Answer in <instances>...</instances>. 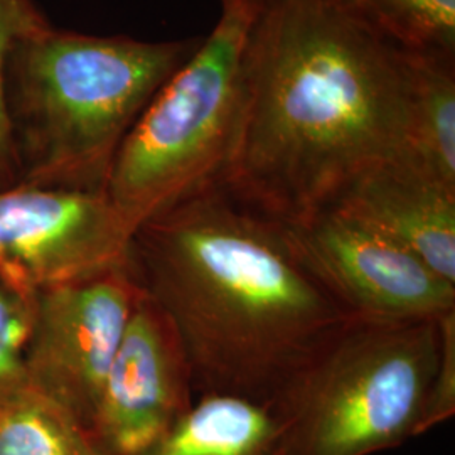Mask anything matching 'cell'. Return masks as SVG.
I'll list each match as a JSON object with an SVG mask.
<instances>
[{
	"mask_svg": "<svg viewBox=\"0 0 455 455\" xmlns=\"http://www.w3.org/2000/svg\"><path fill=\"white\" fill-rule=\"evenodd\" d=\"M129 268L176 334L196 396L270 402L355 319L291 225L225 182L139 228Z\"/></svg>",
	"mask_w": 455,
	"mask_h": 455,
	"instance_id": "6da1fadb",
	"label": "cell"
},
{
	"mask_svg": "<svg viewBox=\"0 0 455 455\" xmlns=\"http://www.w3.org/2000/svg\"><path fill=\"white\" fill-rule=\"evenodd\" d=\"M411 157L408 56L339 0H268L225 184L299 225Z\"/></svg>",
	"mask_w": 455,
	"mask_h": 455,
	"instance_id": "7a4b0ae2",
	"label": "cell"
},
{
	"mask_svg": "<svg viewBox=\"0 0 455 455\" xmlns=\"http://www.w3.org/2000/svg\"><path fill=\"white\" fill-rule=\"evenodd\" d=\"M201 44L147 43L46 26L17 41L2 71L16 184L105 188L127 133Z\"/></svg>",
	"mask_w": 455,
	"mask_h": 455,
	"instance_id": "3957f363",
	"label": "cell"
},
{
	"mask_svg": "<svg viewBox=\"0 0 455 455\" xmlns=\"http://www.w3.org/2000/svg\"><path fill=\"white\" fill-rule=\"evenodd\" d=\"M267 5L268 0H220L212 33L159 88L118 147L103 191L133 235L225 180L243 131Z\"/></svg>",
	"mask_w": 455,
	"mask_h": 455,
	"instance_id": "277c9868",
	"label": "cell"
},
{
	"mask_svg": "<svg viewBox=\"0 0 455 455\" xmlns=\"http://www.w3.org/2000/svg\"><path fill=\"white\" fill-rule=\"evenodd\" d=\"M442 321L342 325L270 400L287 455H374L423 435Z\"/></svg>",
	"mask_w": 455,
	"mask_h": 455,
	"instance_id": "5b68a950",
	"label": "cell"
},
{
	"mask_svg": "<svg viewBox=\"0 0 455 455\" xmlns=\"http://www.w3.org/2000/svg\"><path fill=\"white\" fill-rule=\"evenodd\" d=\"M132 240L101 189H0V282L28 299L127 267Z\"/></svg>",
	"mask_w": 455,
	"mask_h": 455,
	"instance_id": "8992f818",
	"label": "cell"
},
{
	"mask_svg": "<svg viewBox=\"0 0 455 455\" xmlns=\"http://www.w3.org/2000/svg\"><path fill=\"white\" fill-rule=\"evenodd\" d=\"M140 297L129 265L36 297L29 387L66 408L86 434Z\"/></svg>",
	"mask_w": 455,
	"mask_h": 455,
	"instance_id": "52a82bcc",
	"label": "cell"
},
{
	"mask_svg": "<svg viewBox=\"0 0 455 455\" xmlns=\"http://www.w3.org/2000/svg\"><path fill=\"white\" fill-rule=\"evenodd\" d=\"M327 287L355 317L439 321L455 312V283L355 212L334 206L291 225Z\"/></svg>",
	"mask_w": 455,
	"mask_h": 455,
	"instance_id": "ba28073f",
	"label": "cell"
},
{
	"mask_svg": "<svg viewBox=\"0 0 455 455\" xmlns=\"http://www.w3.org/2000/svg\"><path fill=\"white\" fill-rule=\"evenodd\" d=\"M195 400L176 334L142 291L100 393L90 440L100 455H146Z\"/></svg>",
	"mask_w": 455,
	"mask_h": 455,
	"instance_id": "9c48e42d",
	"label": "cell"
},
{
	"mask_svg": "<svg viewBox=\"0 0 455 455\" xmlns=\"http://www.w3.org/2000/svg\"><path fill=\"white\" fill-rule=\"evenodd\" d=\"M336 206L355 212L455 283V189L411 157L374 169Z\"/></svg>",
	"mask_w": 455,
	"mask_h": 455,
	"instance_id": "30bf717a",
	"label": "cell"
},
{
	"mask_svg": "<svg viewBox=\"0 0 455 455\" xmlns=\"http://www.w3.org/2000/svg\"><path fill=\"white\" fill-rule=\"evenodd\" d=\"M146 455H287L272 402L240 395L196 396L180 422Z\"/></svg>",
	"mask_w": 455,
	"mask_h": 455,
	"instance_id": "8fae6325",
	"label": "cell"
},
{
	"mask_svg": "<svg viewBox=\"0 0 455 455\" xmlns=\"http://www.w3.org/2000/svg\"><path fill=\"white\" fill-rule=\"evenodd\" d=\"M407 56L410 154L455 189V54Z\"/></svg>",
	"mask_w": 455,
	"mask_h": 455,
	"instance_id": "7c38bea8",
	"label": "cell"
},
{
	"mask_svg": "<svg viewBox=\"0 0 455 455\" xmlns=\"http://www.w3.org/2000/svg\"><path fill=\"white\" fill-rule=\"evenodd\" d=\"M0 455H100L82 423L26 387L0 396Z\"/></svg>",
	"mask_w": 455,
	"mask_h": 455,
	"instance_id": "4fadbf2b",
	"label": "cell"
},
{
	"mask_svg": "<svg viewBox=\"0 0 455 455\" xmlns=\"http://www.w3.org/2000/svg\"><path fill=\"white\" fill-rule=\"evenodd\" d=\"M405 52L455 54V0H339Z\"/></svg>",
	"mask_w": 455,
	"mask_h": 455,
	"instance_id": "5bb4252c",
	"label": "cell"
},
{
	"mask_svg": "<svg viewBox=\"0 0 455 455\" xmlns=\"http://www.w3.org/2000/svg\"><path fill=\"white\" fill-rule=\"evenodd\" d=\"M34 304L0 282V396L29 385L26 356L33 336Z\"/></svg>",
	"mask_w": 455,
	"mask_h": 455,
	"instance_id": "9a60e30c",
	"label": "cell"
},
{
	"mask_svg": "<svg viewBox=\"0 0 455 455\" xmlns=\"http://www.w3.org/2000/svg\"><path fill=\"white\" fill-rule=\"evenodd\" d=\"M46 26H49L48 19L36 7L33 0H0V189L14 186L17 180L11 133L2 105L4 63L17 41Z\"/></svg>",
	"mask_w": 455,
	"mask_h": 455,
	"instance_id": "2e32d148",
	"label": "cell"
},
{
	"mask_svg": "<svg viewBox=\"0 0 455 455\" xmlns=\"http://www.w3.org/2000/svg\"><path fill=\"white\" fill-rule=\"evenodd\" d=\"M443 347L439 371L432 388L423 434L454 417L455 411V312L443 317Z\"/></svg>",
	"mask_w": 455,
	"mask_h": 455,
	"instance_id": "e0dca14e",
	"label": "cell"
}]
</instances>
